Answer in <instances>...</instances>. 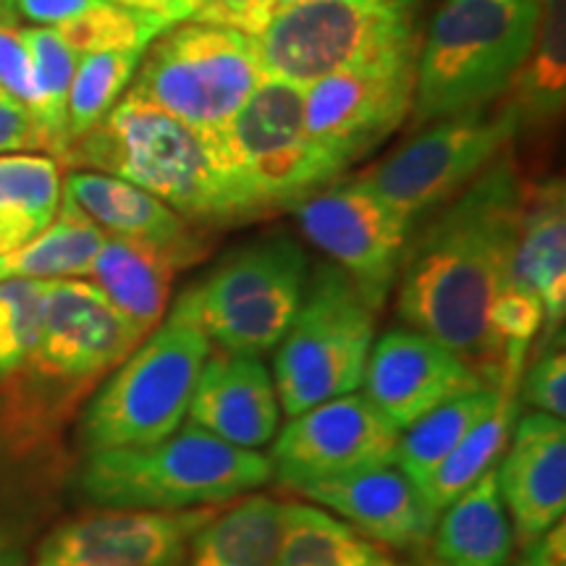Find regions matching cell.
<instances>
[{"label": "cell", "mask_w": 566, "mask_h": 566, "mask_svg": "<svg viewBox=\"0 0 566 566\" xmlns=\"http://www.w3.org/2000/svg\"><path fill=\"white\" fill-rule=\"evenodd\" d=\"M522 195L525 181L509 147L430 216L407 244L396 279L399 321L449 346L491 386L520 378L506 375L504 352L488 331V310L509 281Z\"/></svg>", "instance_id": "obj_1"}, {"label": "cell", "mask_w": 566, "mask_h": 566, "mask_svg": "<svg viewBox=\"0 0 566 566\" xmlns=\"http://www.w3.org/2000/svg\"><path fill=\"white\" fill-rule=\"evenodd\" d=\"M205 142L229 226L294 210L344 176L310 139L304 90L268 76Z\"/></svg>", "instance_id": "obj_2"}, {"label": "cell", "mask_w": 566, "mask_h": 566, "mask_svg": "<svg viewBox=\"0 0 566 566\" xmlns=\"http://www.w3.org/2000/svg\"><path fill=\"white\" fill-rule=\"evenodd\" d=\"M541 0H443L415 63L417 124L499 103L533 48Z\"/></svg>", "instance_id": "obj_3"}, {"label": "cell", "mask_w": 566, "mask_h": 566, "mask_svg": "<svg viewBox=\"0 0 566 566\" xmlns=\"http://www.w3.org/2000/svg\"><path fill=\"white\" fill-rule=\"evenodd\" d=\"M271 478V459L260 451L237 449L187 422L153 446L87 454L76 488L97 509L184 512L226 504Z\"/></svg>", "instance_id": "obj_4"}, {"label": "cell", "mask_w": 566, "mask_h": 566, "mask_svg": "<svg viewBox=\"0 0 566 566\" xmlns=\"http://www.w3.org/2000/svg\"><path fill=\"white\" fill-rule=\"evenodd\" d=\"M61 160L129 181L195 226H229L205 134L129 92Z\"/></svg>", "instance_id": "obj_5"}, {"label": "cell", "mask_w": 566, "mask_h": 566, "mask_svg": "<svg viewBox=\"0 0 566 566\" xmlns=\"http://www.w3.org/2000/svg\"><path fill=\"white\" fill-rule=\"evenodd\" d=\"M210 338L179 302L153 334L92 394L80 422L87 454L139 449L174 436L187 420Z\"/></svg>", "instance_id": "obj_6"}, {"label": "cell", "mask_w": 566, "mask_h": 566, "mask_svg": "<svg viewBox=\"0 0 566 566\" xmlns=\"http://www.w3.org/2000/svg\"><path fill=\"white\" fill-rule=\"evenodd\" d=\"M422 0H307L281 6L252 48L268 80L296 87L417 59Z\"/></svg>", "instance_id": "obj_7"}, {"label": "cell", "mask_w": 566, "mask_h": 566, "mask_svg": "<svg viewBox=\"0 0 566 566\" xmlns=\"http://www.w3.org/2000/svg\"><path fill=\"white\" fill-rule=\"evenodd\" d=\"M307 279L302 244L271 233L223 258L176 302L218 352L263 357L286 336Z\"/></svg>", "instance_id": "obj_8"}, {"label": "cell", "mask_w": 566, "mask_h": 566, "mask_svg": "<svg viewBox=\"0 0 566 566\" xmlns=\"http://www.w3.org/2000/svg\"><path fill=\"white\" fill-rule=\"evenodd\" d=\"M375 342V313L334 263L307 279L300 310L273 354V386L281 412L302 415L363 388Z\"/></svg>", "instance_id": "obj_9"}, {"label": "cell", "mask_w": 566, "mask_h": 566, "mask_svg": "<svg viewBox=\"0 0 566 566\" xmlns=\"http://www.w3.org/2000/svg\"><path fill=\"white\" fill-rule=\"evenodd\" d=\"M263 80L252 38L181 21L147 45L126 92L208 134L229 122Z\"/></svg>", "instance_id": "obj_10"}, {"label": "cell", "mask_w": 566, "mask_h": 566, "mask_svg": "<svg viewBox=\"0 0 566 566\" xmlns=\"http://www.w3.org/2000/svg\"><path fill=\"white\" fill-rule=\"evenodd\" d=\"M516 132L520 126L509 103L457 113L424 126L354 179L384 197L415 229L509 150Z\"/></svg>", "instance_id": "obj_11"}, {"label": "cell", "mask_w": 566, "mask_h": 566, "mask_svg": "<svg viewBox=\"0 0 566 566\" xmlns=\"http://www.w3.org/2000/svg\"><path fill=\"white\" fill-rule=\"evenodd\" d=\"M294 216L304 237L328 254L378 315L399 279L412 223L354 176L307 197Z\"/></svg>", "instance_id": "obj_12"}, {"label": "cell", "mask_w": 566, "mask_h": 566, "mask_svg": "<svg viewBox=\"0 0 566 566\" xmlns=\"http://www.w3.org/2000/svg\"><path fill=\"white\" fill-rule=\"evenodd\" d=\"M145 334L90 281H51L38 344L19 370L87 396L137 349Z\"/></svg>", "instance_id": "obj_13"}, {"label": "cell", "mask_w": 566, "mask_h": 566, "mask_svg": "<svg viewBox=\"0 0 566 566\" xmlns=\"http://www.w3.org/2000/svg\"><path fill=\"white\" fill-rule=\"evenodd\" d=\"M399 430L367 401L346 394L289 417L271 446L273 478L283 488H304L394 464Z\"/></svg>", "instance_id": "obj_14"}, {"label": "cell", "mask_w": 566, "mask_h": 566, "mask_svg": "<svg viewBox=\"0 0 566 566\" xmlns=\"http://www.w3.org/2000/svg\"><path fill=\"white\" fill-rule=\"evenodd\" d=\"M415 63L342 71L304 87L310 139L344 171L407 122L415 101Z\"/></svg>", "instance_id": "obj_15"}, {"label": "cell", "mask_w": 566, "mask_h": 566, "mask_svg": "<svg viewBox=\"0 0 566 566\" xmlns=\"http://www.w3.org/2000/svg\"><path fill=\"white\" fill-rule=\"evenodd\" d=\"M216 506L184 512L103 509L55 527L32 566H184Z\"/></svg>", "instance_id": "obj_16"}, {"label": "cell", "mask_w": 566, "mask_h": 566, "mask_svg": "<svg viewBox=\"0 0 566 566\" xmlns=\"http://www.w3.org/2000/svg\"><path fill=\"white\" fill-rule=\"evenodd\" d=\"M491 386L457 352L420 331L401 325L373 342L363 388L367 401L405 430L430 409L459 394Z\"/></svg>", "instance_id": "obj_17"}, {"label": "cell", "mask_w": 566, "mask_h": 566, "mask_svg": "<svg viewBox=\"0 0 566 566\" xmlns=\"http://www.w3.org/2000/svg\"><path fill=\"white\" fill-rule=\"evenodd\" d=\"M495 464L514 541L520 546L543 535L566 512V424L558 417H516L512 441Z\"/></svg>", "instance_id": "obj_18"}, {"label": "cell", "mask_w": 566, "mask_h": 566, "mask_svg": "<svg viewBox=\"0 0 566 566\" xmlns=\"http://www.w3.org/2000/svg\"><path fill=\"white\" fill-rule=\"evenodd\" d=\"M281 415L273 375L260 357L212 349L184 422L237 449L258 451L279 433Z\"/></svg>", "instance_id": "obj_19"}, {"label": "cell", "mask_w": 566, "mask_h": 566, "mask_svg": "<svg viewBox=\"0 0 566 566\" xmlns=\"http://www.w3.org/2000/svg\"><path fill=\"white\" fill-rule=\"evenodd\" d=\"M300 493L325 512H334L367 541L388 548L428 546L438 522V514L396 464L310 485Z\"/></svg>", "instance_id": "obj_20"}, {"label": "cell", "mask_w": 566, "mask_h": 566, "mask_svg": "<svg viewBox=\"0 0 566 566\" xmlns=\"http://www.w3.org/2000/svg\"><path fill=\"white\" fill-rule=\"evenodd\" d=\"M63 195L108 237L153 247L179 268L197 263L205 254L200 226L129 181L97 171H71L63 181Z\"/></svg>", "instance_id": "obj_21"}, {"label": "cell", "mask_w": 566, "mask_h": 566, "mask_svg": "<svg viewBox=\"0 0 566 566\" xmlns=\"http://www.w3.org/2000/svg\"><path fill=\"white\" fill-rule=\"evenodd\" d=\"M506 283L537 296L543 328L554 342L566 315V192L562 176L525 184Z\"/></svg>", "instance_id": "obj_22"}, {"label": "cell", "mask_w": 566, "mask_h": 566, "mask_svg": "<svg viewBox=\"0 0 566 566\" xmlns=\"http://www.w3.org/2000/svg\"><path fill=\"white\" fill-rule=\"evenodd\" d=\"M438 566H506L516 546L495 467L438 514L430 535Z\"/></svg>", "instance_id": "obj_23"}, {"label": "cell", "mask_w": 566, "mask_h": 566, "mask_svg": "<svg viewBox=\"0 0 566 566\" xmlns=\"http://www.w3.org/2000/svg\"><path fill=\"white\" fill-rule=\"evenodd\" d=\"M176 271L179 265L153 247L105 237L87 275L105 300L147 336L166 317Z\"/></svg>", "instance_id": "obj_24"}, {"label": "cell", "mask_w": 566, "mask_h": 566, "mask_svg": "<svg viewBox=\"0 0 566 566\" xmlns=\"http://www.w3.org/2000/svg\"><path fill=\"white\" fill-rule=\"evenodd\" d=\"M286 504L247 493L197 530L184 566H275L281 554Z\"/></svg>", "instance_id": "obj_25"}, {"label": "cell", "mask_w": 566, "mask_h": 566, "mask_svg": "<svg viewBox=\"0 0 566 566\" xmlns=\"http://www.w3.org/2000/svg\"><path fill=\"white\" fill-rule=\"evenodd\" d=\"M105 237L108 233L84 216L80 205L69 195H61L59 212L38 237H32L17 250L0 254V281L80 279L90 273Z\"/></svg>", "instance_id": "obj_26"}, {"label": "cell", "mask_w": 566, "mask_h": 566, "mask_svg": "<svg viewBox=\"0 0 566 566\" xmlns=\"http://www.w3.org/2000/svg\"><path fill=\"white\" fill-rule=\"evenodd\" d=\"M506 95L520 129L562 118L566 105V0H541L533 48Z\"/></svg>", "instance_id": "obj_27"}, {"label": "cell", "mask_w": 566, "mask_h": 566, "mask_svg": "<svg viewBox=\"0 0 566 566\" xmlns=\"http://www.w3.org/2000/svg\"><path fill=\"white\" fill-rule=\"evenodd\" d=\"M63 195L61 163L51 155H0V254L45 229Z\"/></svg>", "instance_id": "obj_28"}, {"label": "cell", "mask_w": 566, "mask_h": 566, "mask_svg": "<svg viewBox=\"0 0 566 566\" xmlns=\"http://www.w3.org/2000/svg\"><path fill=\"white\" fill-rule=\"evenodd\" d=\"M516 417H520V401H516V380L504 386L499 405L488 417L459 441L454 449L438 462L433 470L417 483L424 504L441 514L457 495H462L475 480L485 475L491 467L504 457L509 441H512Z\"/></svg>", "instance_id": "obj_29"}, {"label": "cell", "mask_w": 566, "mask_h": 566, "mask_svg": "<svg viewBox=\"0 0 566 566\" xmlns=\"http://www.w3.org/2000/svg\"><path fill=\"white\" fill-rule=\"evenodd\" d=\"M275 566H401L384 546L367 541L325 509L286 504L281 554Z\"/></svg>", "instance_id": "obj_30"}, {"label": "cell", "mask_w": 566, "mask_h": 566, "mask_svg": "<svg viewBox=\"0 0 566 566\" xmlns=\"http://www.w3.org/2000/svg\"><path fill=\"white\" fill-rule=\"evenodd\" d=\"M516 378H506L501 386H480L475 391L459 394L443 401L420 420L399 433L394 464L417 485L441 459L449 454L475 424L499 405L504 386Z\"/></svg>", "instance_id": "obj_31"}, {"label": "cell", "mask_w": 566, "mask_h": 566, "mask_svg": "<svg viewBox=\"0 0 566 566\" xmlns=\"http://www.w3.org/2000/svg\"><path fill=\"white\" fill-rule=\"evenodd\" d=\"M27 45H30L34 80L40 92V132L45 137L48 150L61 160V155L69 147V124H66V105L71 80L76 71V53L66 45L53 27H30L24 30Z\"/></svg>", "instance_id": "obj_32"}, {"label": "cell", "mask_w": 566, "mask_h": 566, "mask_svg": "<svg viewBox=\"0 0 566 566\" xmlns=\"http://www.w3.org/2000/svg\"><path fill=\"white\" fill-rule=\"evenodd\" d=\"M142 53L145 51H113L80 59L66 105L69 142L80 139L92 126L101 124L113 105L122 101L134 80Z\"/></svg>", "instance_id": "obj_33"}, {"label": "cell", "mask_w": 566, "mask_h": 566, "mask_svg": "<svg viewBox=\"0 0 566 566\" xmlns=\"http://www.w3.org/2000/svg\"><path fill=\"white\" fill-rule=\"evenodd\" d=\"M53 30L66 40L76 59H84V55L113 51H147V45L171 27L158 17H150V13L132 11L111 3V0H103V3L84 11L82 17L53 27Z\"/></svg>", "instance_id": "obj_34"}, {"label": "cell", "mask_w": 566, "mask_h": 566, "mask_svg": "<svg viewBox=\"0 0 566 566\" xmlns=\"http://www.w3.org/2000/svg\"><path fill=\"white\" fill-rule=\"evenodd\" d=\"M51 281H0V384L30 359L38 344Z\"/></svg>", "instance_id": "obj_35"}, {"label": "cell", "mask_w": 566, "mask_h": 566, "mask_svg": "<svg viewBox=\"0 0 566 566\" xmlns=\"http://www.w3.org/2000/svg\"><path fill=\"white\" fill-rule=\"evenodd\" d=\"M0 87L9 92L19 105H24L38 122L40 92L38 80H34V63L30 45H27L24 27H19L17 21L0 24Z\"/></svg>", "instance_id": "obj_36"}, {"label": "cell", "mask_w": 566, "mask_h": 566, "mask_svg": "<svg viewBox=\"0 0 566 566\" xmlns=\"http://www.w3.org/2000/svg\"><path fill=\"white\" fill-rule=\"evenodd\" d=\"M184 9H187V21L226 27L247 38H258L281 6H275L273 0H184Z\"/></svg>", "instance_id": "obj_37"}, {"label": "cell", "mask_w": 566, "mask_h": 566, "mask_svg": "<svg viewBox=\"0 0 566 566\" xmlns=\"http://www.w3.org/2000/svg\"><path fill=\"white\" fill-rule=\"evenodd\" d=\"M522 399L537 412L566 417V357L562 349H548L522 370Z\"/></svg>", "instance_id": "obj_38"}, {"label": "cell", "mask_w": 566, "mask_h": 566, "mask_svg": "<svg viewBox=\"0 0 566 566\" xmlns=\"http://www.w3.org/2000/svg\"><path fill=\"white\" fill-rule=\"evenodd\" d=\"M27 150H48L45 137L32 113L0 87V155Z\"/></svg>", "instance_id": "obj_39"}, {"label": "cell", "mask_w": 566, "mask_h": 566, "mask_svg": "<svg viewBox=\"0 0 566 566\" xmlns=\"http://www.w3.org/2000/svg\"><path fill=\"white\" fill-rule=\"evenodd\" d=\"M97 3L103 0H13L17 17L30 19L38 27H61Z\"/></svg>", "instance_id": "obj_40"}, {"label": "cell", "mask_w": 566, "mask_h": 566, "mask_svg": "<svg viewBox=\"0 0 566 566\" xmlns=\"http://www.w3.org/2000/svg\"><path fill=\"white\" fill-rule=\"evenodd\" d=\"M514 566H564L566 562V525L564 520L556 522L554 527L543 535L520 546Z\"/></svg>", "instance_id": "obj_41"}, {"label": "cell", "mask_w": 566, "mask_h": 566, "mask_svg": "<svg viewBox=\"0 0 566 566\" xmlns=\"http://www.w3.org/2000/svg\"><path fill=\"white\" fill-rule=\"evenodd\" d=\"M111 3H118V6H124V9H132V11L150 13V17H158L166 21L168 27L187 21L184 0H111Z\"/></svg>", "instance_id": "obj_42"}, {"label": "cell", "mask_w": 566, "mask_h": 566, "mask_svg": "<svg viewBox=\"0 0 566 566\" xmlns=\"http://www.w3.org/2000/svg\"><path fill=\"white\" fill-rule=\"evenodd\" d=\"M0 566H24V548L3 527H0Z\"/></svg>", "instance_id": "obj_43"}, {"label": "cell", "mask_w": 566, "mask_h": 566, "mask_svg": "<svg viewBox=\"0 0 566 566\" xmlns=\"http://www.w3.org/2000/svg\"><path fill=\"white\" fill-rule=\"evenodd\" d=\"M3 21H17V6H13V0H0V24Z\"/></svg>", "instance_id": "obj_44"}, {"label": "cell", "mask_w": 566, "mask_h": 566, "mask_svg": "<svg viewBox=\"0 0 566 566\" xmlns=\"http://www.w3.org/2000/svg\"><path fill=\"white\" fill-rule=\"evenodd\" d=\"M275 6H294V3H307V0H273Z\"/></svg>", "instance_id": "obj_45"}]
</instances>
